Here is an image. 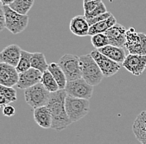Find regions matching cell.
I'll return each instance as SVG.
<instances>
[{"label":"cell","mask_w":146,"mask_h":144,"mask_svg":"<svg viewBox=\"0 0 146 144\" xmlns=\"http://www.w3.org/2000/svg\"><path fill=\"white\" fill-rule=\"evenodd\" d=\"M19 80V73L16 67L4 63H0V84L5 87L17 85Z\"/></svg>","instance_id":"30bf717a"},{"label":"cell","mask_w":146,"mask_h":144,"mask_svg":"<svg viewBox=\"0 0 146 144\" xmlns=\"http://www.w3.org/2000/svg\"><path fill=\"white\" fill-rule=\"evenodd\" d=\"M41 83L51 93L60 90L57 82L55 80V78H53V76L52 75V73L49 72L48 70H46L44 72H42V77Z\"/></svg>","instance_id":"cb8c5ba5"},{"label":"cell","mask_w":146,"mask_h":144,"mask_svg":"<svg viewBox=\"0 0 146 144\" xmlns=\"http://www.w3.org/2000/svg\"><path fill=\"white\" fill-rule=\"evenodd\" d=\"M15 112H16V109L15 108L13 107V106H12V105H6L3 109V115L5 116V117H13L14 114H15Z\"/></svg>","instance_id":"4dcf8cb0"},{"label":"cell","mask_w":146,"mask_h":144,"mask_svg":"<svg viewBox=\"0 0 146 144\" xmlns=\"http://www.w3.org/2000/svg\"><path fill=\"white\" fill-rule=\"evenodd\" d=\"M67 93L66 90H59L52 92L47 108H49L52 115V127L55 131H62L72 122L70 120L66 110V98Z\"/></svg>","instance_id":"6da1fadb"},{"label":"cell","mask_w":146,"mask_h":144,"mask_svg":"<svg viewBox=\"0 0 146 144\" xmlns=\"http://www.w3.org/2000/svg\"><path fill=\"white\" fill-rule=\"evenodd\" d=\"M132 131L136 139L143 144L146 141V111L141 112L135 119Z\"/></svg>","instance_id":"9a60e30c"},{"label":"cell","mask_w":146,"mask_h":144,"mask_svg":"<svg viewBox=\"0 0 146 144\" xmlns=\"http://www.w3.org/2000/svg\"><path fill=\"white\" fill-rule=\"evenodd\" d=\"M141 41L140 43L128 50L129 54H136V55H146V34L144 33H140Z\"/></svg>","instance_id":"4316f807"},{"label":"cell","mask_w":146,"mask_h":144,"mask_svg":"<svg viewBox=\"0 0 146 144\" xmlns=\"http://www.w3.org/2000/svg\"><path fill=\"white\" fill-rule=\"evenodd\" d=\"M32 68L39 70L40 72H44L48 70L49 64L46 63V59L44 54L42 53H33L32 56Z\"/></svg>","instance_id":"7402d4cb"},{"label":"cell","mask_w":146,"mask_h":144,"mask_svg":"<svg viewBox=\"0 0 146 144\" xmlns=\"http://www.w3.org/2000/svg\"><path fill=\"white\" fill-rule=\"evenodd\" d=\"M6 18L5 27L13 34H18L23 32L27 27L29 18L12 9L9 5H3Z\"/></svg>","instance_id":"5b68a950"},{"label":"cell","mask_w":146,"mask_h":144,"mask_svg":"<svg viewBox=\"0 0 146 144\" xmlns=\"http://www.w3.org/2000/svg\"><path fill=\"white\" fill-rule=\"evenodd\" d=\"M66 110L70 120L75 123L86 116L90 111V102L87 99L66 96Z\"/></svg>","instance_id":"277c9868"},{"label":"cell","mask_w":146,"mask_h":144,"mask_svg":"<svg viewBox=\"0 0 146 144\" xmlns=\"http://www.w3.org/2000/svg\"><path fill=\"white\" fill-rule=\"evenodd\" d=\"M70 30L73 34L78 37L89 35L90 25L85 15H77L72 18L70 22Z\"/></svg>","instance_id":"5bb4252c"},{"label":"cell","mask_w":146,"mask_h":144,"mask_svg":"<svg viewBox=\"0 0 146 144\" xmlns=\"http://www.w3.org/2000/svg\"><path fill=\"white\" fill-rule=\"evenodd\" d=\"M91 1H96V0H83V3H87V2H91Z\"/></svg>","instance_id":"836d02e7"},{"label":"cell","mask_w":146,"mask_h":144,"mask_svg":"<svg viewBox=\"0 0 146 144\" xmlns=\"http://www.w3.org/2000/svg\"><path fill=\"white\" fill-rule=\"evenodd\" d=\"M51 96V92L40 82L24 91L25 101L33 109L46 106Z\"/></svg>","instance_id":"3957f363"},{"label":"cell","mask_w":146,"mask_h":144,"mask_svg":"<svg viewBox=\"0 0 146 144\" xmlns=\"http://www.w3.org/2000/svg\"><path fill=\"white\" fill-rule=\"evenodd\" d=\"M48 71L53 76L55 80L56 81L59 86L60 90H65L66 83H67V79L62 69L59 66V64L56 63H50L48 67Z\"/></svg>","instance_id":"d6986e66"},{"label":"cell","mask_w":146,"mask_h":144,"mask_svg":"<svg viewBox=\"0 0 146 144\" xmlns=\"http://www.w3.org/2000/svg\"><path fill=\"white\" fill-rule=\"evenodd\" d=\"M33 118L39 127L46 129L52 127V115L47 106L35 108L33 110Z\"/></svg>","instance_id":"e0dca14e"},{"label":"cell","mask_w":146,"mask_h":144,"mask_svg":"<svg viewBox=\"0 0 146 144\" xmlns=\"http://www.w3.org/2000/svg\"><path fill=\"white\" fill-rule=\"evenodd\" d=\"M126 32L127 29L117 23L113 27L109 28L105 33L109 39L110 45L125 48Z\"/></svg>","instance_id":"7c38bea8"},{"label":"cell","mask_w":146,"mask_h":144,"mask_svg":"<svg viewBox=\"0 0 146 144\" xmlns=\"http://www.w3.org/2000/svg\"><path fill=\"white\" fill-rule=\"evenodd\" d=\"M91 55L100 67V70L105 78H110L117 73L122 66L113 61L112 59L107 58L106 56L100 54L98 49H94L93 51H91Z\"/></svg>","instance_id":"ba28073f"},{"label":"cell","mask_w":146,"mask_h":144,"mask_svg":"<svg viewBox=\"0 0 146 144\" xmlns=\"http://www.w3.org/2000/svg\"><path fill=\"white\" fill-rule=\"evenodd\" d=\"M141 41V36L140 33L137 32L135 27H129L127 29L126 32V37H125V49L129 50L132 48H135Z\"/></svg>","instance_id":"44dd1931"},{"label":"cell","mask_w":146,"mask_h":144,"mask_svg":"<svg viewBox=\"0 0 146 144\" xmlns=\"http://www.w3.org/2000/svg\"><path fill=\"white\" fill-rule=\"evenodd\" d=\"M91 44L95 48V49H100L103 47L109 45V39L106 33H98L91 36Z\"/></svg>","instance_id":"484cf974"},{"label":"cell","mask_w":146,"mask_h":144,"mask_svg":"<svg viewBox=\"0 0 146 144\" xmlns=\"http://www.w3.org/2000/svg\"><path fill=\"white\" fill-rule=\"evenodd\" d=\"M0 1L3 5H9V6L14 0H0Z\"/></svg>","instance_id":"d6a6232c"},{"label":"cell","mask_w":146,"mask_h":144,"mask_svg":"<svg viewBox=\"0 0 146 144\" xmlns=\"http://www.w3.org/2000/svg\"><path fill=\"white\" fill-rule=\"evenodd\" d=\"M42 77V72L31 68L27 71L19 73V80L16 85L19 89H27L37 83H40Z\"/></svg>","instance_id":"8fae6325"},{"label":"cell","mask_w":146,"mask_h":144,"mask_svg":"<svg viewBox=\"0 0 146 144\" xmlns=\"http://www.w3.org/2000/svg\"><path fill=\"white\" fill-rule=\"evenodd\" d=\"M98 51L100 54L106 56L107 58L112 59L113 61L116 62L120 65H123V63L125 60V58H126L125 48L110 45V44L98 49Z\"/></svg>","instance_id":"2e32d148"},{"label":"cell","mask_w":146,"mask_h":144,"mask_svg":"<svg viewBox=\"0 0 146 144\" xmlns=\"http://www.w3.org/2000/svg\"><path fill=\"white\" fill-rule=\"evenodd\" d=\"M21 53L22 49L17 44L7 46L0 54V62L17 67L21 58Z\"/></svg>","instance_id":"4fadbf2b"},{"label":"cell","mask_w":146,"mask_h":144,"mask_svg":"<svg viewBox=\"0 0 146 144\" xmlns=\"http://www.w3.org/2000/svg\"><path fill=\"white\" fill-rule=\"evenodd\" d=\"M116 23H117L116 18L112 15L109 18L91 26L90 30H89V35L93 36V35H96L98 33H105L109 28L113 27Z\"/></svg>","instance_id":"ac0fdd59"},{"label":"cell","mask_w":146,"mask_h":144,"mask_svg":"<svg viewBox=\"0 0 146 144\" xmlns=\"http://www.w3.org/2000/svg\"><path fill=\"white\" fill-rule=\"evenodd\" d=\"M106 12H108V11L106 9V7L105 3L103 2H101L100 3V5L95 9L94 11H92L91 13H88V14H84V15H85V17L86 18H95V17H97V16H99L100 14L106 13Z\"/></svg>","instance_id":"83f0119b"},{"label":"cell","mask_w":146,"mask_h":144,"mask_svg":"<svg viewBox=\"0 0 146 144\" xmlns=\"http://www.w3.org/2000/svg\"><path fill=\"white\" fill-rule=\"evenodd\" d=\"M32 56H33V53H29L26 50L22 49L21 58H20L18 66L16 67V69L18 73L26 72L32 68V64H31Z\"/></svg>","instance_id":"d4e9b609"},{"label":"cell","mask_w":146,"mask_h":144,"mask_svg":"<svg viewBox=\"0 0 146 144\" xmlns=\"http://www.w3.org/2000/svg\"><path fill=\"white\" fill-rule=\"evenodd\" d=\"M80 64L82 78L93 87L100 84L105 77L91 54L80 56Z\"/></svg>","instance_id":"7a4b0ae2"},{"label":"cell","mask_w":146,"mask_h":144,"mask_svg":"<svg viewBox=\"0 0 146 144\" xmlns=\"http://www.w3.org/2000/svg\"><path fill=\"white\" fill-rule=\"evenodd\" d=\"M113 14L110 13V12H106V13H103V14H100L99 16H97V17H95V18H86L87 19V22H88V23H89V25H90V27L92 26V25H94V24H96V23H100L101 21H104V20H106V19H107V18H109L110 16H112Z\"/></svg>","instance_id":"f546056e"},{"label":"cell","mask_w":146,"mask_h":144,"mask_svg":"<svg viewBox=\"0 0 146 144\" xmlns=\"http://www.w3.org/2000/svg\"><path fill=\"white\" fill-rule=\"evenodd\" d=\"M6 25V18H5V14H4V10L3 8V4L1 3L0 5V30L3 31Z\"/></svg>","instance_id":"1f68e13d"},{"label":"cell","mask_w":146,"mask_h":144,"mask_svg":"<svg viewBox=\"0 0 146 144\" xmlns=\"http://www.w3.org/2000/svg\"><path fill=\"white\" fill-rule=\"evenodd\" d=\"M65 90L68 96L89 100L93 94V86L82 78L67 82Z\"/></svg>","instance_id":"52a82bcc"},{"label":"cell","mask_w":146,"mask_h":144,"mask_svg":"<svg viewBox=\"0 0 146 144\" xmlns=\"http://www.w3.org/2000/svg\"><path fill=\"white\" fill-rule=\"evenodd\" d=\"M122 66L133 75L140 76L146 69V55L129 54Z\"/></svg>","instance_id":"9c48e42d"},{"label":"cell","mask_w":146,"mask_h":144,"mask_svg":"<svg viewBox=\"0 0 146 144\" xmlns=\"http://www.w3.org/2000/svg\"><path fill=\"white\" fill-rule=\"evenodd\" d=\"M143 144H146V141H145V143H143Z\"/></svg>","instance_id":"e575fe53"},{"label":"cell","mask_w":146,"mask_h":144,"mask_svg":"<svg viewBox=\"0 0 146 144\" xmlns=\"http://www.w3.org/2000/svg\"><path fill=\"white\" fill-rule=\"evenodd\" d=\"M102 1L101 0H96V1H91V2H87V3H83V8H84V14H88L91 13L92 11H94L96 9L100 3Z\"/></svg>","instance_id":"f1b7e54d"},{"label":"cell","mask_w":146,"mask_h":144,"mask_svg":"<svg viewBox=\"0 0 146 144\" xmlns=\"http://www.w3.org/2000/svg\"><path fill=\"white\" fill-rule=\"evenodd\" d=\"M17 99V92L13 88L0 86V105L2 108L13 102H16Z\"/></svg>","instance_id":"ffe728a7"},{"label":"cell","mask_w":146,"mask_h":144,"mask_svg":"<svg viewBox=\"0 0 146 144\" xmlns=\"http://www.w3.org/2000/svg\"><path fill=\"white\" fill-rule=\"evenodd\" d=\"M58 64L65 73L67 82L82 78L80 57L74 54H64L60 58Z\"/></svg>","instance_id":"8992f818"},{"label":"cell","mask_w":146,"mask_h":144,"mask_svg":"<svg viewBox=\"0 0 146 144\" xmlns=\"http://www.w3.org/2000/svg\"><path fill=\"white\" fill-rule=\"evenodd\" d=\"M34 4V0H14L9 7L21 14L27 15Z\"/></svg>","instance_id":"603a6c76"}]
</instances>
